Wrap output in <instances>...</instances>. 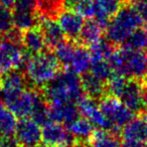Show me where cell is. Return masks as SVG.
<instances>
[{"label": "cell", "instance_id": "obj_6", "mask_svg": "<svg viewBox=\"0 0 147 147\" xmlns=\"http://www.w3.org/2000/svg\"><path fill=\"white\" fill-rule=\"evenodd\" d=\"M99 106L111 124L120 132L123 127L136 115L122 103L120 99L111 95H105L101 98L99 100Z\"/></svg>", "mask_w": 147, "mask_h": 147}, {"label": "cell", "instance_id": "obj_8", "mask_svg": "<svg viewBox=\"0 0 147 147\" xmlns=\"http://www.w3.org/2000/svg\"><path fill=\"white\" fill-rule=\"evenodd\" d=\"M77 106L80 111V114L86 119H88L95 128L110 131L116 134L120 132L111 124L108 118L102 112L98 104V100L91 98L87 95H83L82 98L77 103Z\"/></svg>", "mask_w": 147, "mask_h": 147}, {"label": "cell", "instance_id": "obj_47", "mask_svg": "<svg viewBox=\"0 0 147 147\" xmlns=\"http://www.w3.org/2000/svg\"><path fill=\"white\" fill-rule=\"evenodd\" d=\"M127 1H128V3H131L133 1V0H127Z\"/></svg>", "mask_w": 147, "mask_h": 147}, {"label": "cell", "instance_id": "obj_16", "mask_svg": "<svg viewBox=\"0 0 147 147\" xmlns=\"http://www.w3.org/2000/svg\"><path fill=\"white\" fill-rule=\"evenodd\" d=\"M123 140L147 141V121L141 114L135 116L121 130Z\"/></svg>", "mask_w": 147, "mask_h": 147}, {"label": "cell", "instance_id": "obj_48", "mask_svg": "<svg viewBox=\"0 0 147 147\" xmlns=\"http://www.w3.org/2000/svg\"><path fill=\"white\" fill-rule=\"evenodd\" d=\"M146 79H147V73H146Z\"/></svg>", "mask_w": 147, "mask_h": 147}, {"label": "cell", "instance_id": "obj_32", "mask_svg": "<svg viewBox=\"0 0 147 147\" xmlns=\"http://www.w3.org/2000/svg\"><path fill=\"white\" fill-rule=\"evenodd\" d=\"M65 8L73 9L84 18H94L96 13V5L94 0H77Z\"/></svg>", "mask_w": 147, "mask_h": 147}, {"label": "cell", "instance_id": "obj_30", "mask_svg": "<svg viewBox=\"0 0 147 147\" xmlns=\"http://www.w3.org/2000/svg\"><path fill=\"white\" fill-rule=\"evenodd\" d=\"M116 45H113L107 38H102L97 43L89 47L92 59H109Z\"/></svg>", "mask_w": 147, "mask_h": 147}, {"label": "cell", "instance_id": "obj_19", "mask_svg": "<svg viewBox=\"0 0 147 147\" xmlns=\"http://www.w3.org/2000/svg\"><path fill=\"white\" fill-rule=\"evenodd\" d=\"M91 65H92V55L90 49L85 45H79L77 42V47L67 69L82 76L83 74L90 71Z\"/></svg>", "mask_w": 147, "mask_h": 147}, {"label": "cell", "instance_id": "obj_24", "mask_svg": "<svg viewBox=\"0 0 147 147\" xmlns=\"http://www.w3.org/2000/svg\"><path fill=\"white\" fill-rule=\"evenodd\" d=\"M122 142L116 133L103 129H95L88 142V147H121Z\"/></svg>", "mask_w": 147, "mask_h": 147}, {"label": "cell", "instance_id": "obj_35", "mask_svg": "<svg viewBox=\"0 0 147 147\" xmlns=\"http://www.w3.org/2000/svg\"><path fill=\"white\" fill-rule=\"evenodd\" d=\"M0 147H22L15 135L0 137Z\"/></svg>", "mask_w": 147, "mask_h": 147}, {"label": "cell", "instance_id": "obj_29", "mask_svg": "<svg viewBox=\"0 0 147 147\" xmlns=\"http://www.w3.org/2000/svg\"><path fill=\"white\" fill-rule=\"evenodd\" d=\"M90 73L104 83H107L114 74L108 59H92Z\"/></svg>", "mask_w": 147, "mask_h": 147}, {"label": "cell", "instance_id": "obj_26", "mask_svg": "<svg viewBox=\"0 0 147 147\" xmlns=\"http://www.w3.org/2000/svg\"><path fill=\"white\" fill-rule=\"evenodd\" d=\"M76 47H77L76 41L69 40V39L65 38V40L61 41L59 45H57L53 49H55L53 53H55V57H57L59 61L61 63L63 69H67V67Z\"/></svg>", "mask_w": 147, "mask_h": 147}, {"label": "cell", "instance_id": "obj_37", "mask_svg": "<svg viewBox=\"0 0 147 147\" xmlns=\"http://www.w3.org/2000/svg\"><path fill=\"white\" fill-rule=\"evenodd\" d=\"M121 147H147L142 141H134V140H123Z\"/></svg>", "mask_w": 147, "mask_h": 147}, {"label": "cell", "instance_id": "obj_22", "mask_svg": "<svg viewBox=\"0 0 147 147\" xmlns=\"http://www.w3.org/2000/svg\"><path fill=\"white\" fill-rule=\"evenodd\" d=\"M81 82L84 94L87 96L96 100H100L106 95V83L99 80L89 71L81 76Z\"/></svg>", "mask_w": 147, "mask_h": 147}, {"label": "cell", "instance_id": "obj_15", "mask_svg": "<svg viewBox=\"0 0 147 147\" xmlns=\"http://www.w3.org/2000/svg\"><path fill=\"white\" fill-rule=\"evenodd\" d=\"M38 26L40 27L43 33L47 49L53 51L67 37L65 36V33L59 26V22H57L55 19L45 18V17H38Z\"/></svg>", "mask_w": 147, "mask_h": 147}, {"label": "cell", "instance_id": "obj_9", "mask_svg": "<svg viewBox=\"0 0 147 147\" xmlns=\"http://www.w3.org/2000/svg\"><path fill=\"white\" fill-rule=\"evenodd\" d=\"M41 142L45 147L75 146L76 139L61 123L49 122L41 129Z\"/></svg>", "mask_w": 147, "mask_h": 147}, {"label": "cell", "instance_id": "obj_39", "mask_svg": "<svg viewBox=\"0 0 147 147\" xmlns=\"http://www.w3.org/2000/svg\"><path fill=\"white\" fill-rule=\"evenodd\" d=\"M15 0H0V4L7 7H12Z\"/></svg>", "mask_w": 147, "mask_h": 147}, {"label": "cell", "instance_id": "obj_49", "mask_svg": "<svg viewBox=\"0 0 147 147\" xmlns=\"http://www.w3.org/2000/svg\"><path fill=\"white\" fill-rule=\"evenodd\" d=\"M0 137H1V134H0Z\"/></svg>", "mask_w": 147, "mask_h": 147}, {"label": "cell", "instance_id": "obj_31", "mask_svg": "<svg viewBox=\"0 0 147 147\" xmlns=\"http://www.w3.org/2000/svg\"><path fill=\"white\" fill-rule=\"evenodd\" d=\"M121 45L134 51H147V36L142 28H138Z\"/></svg>", "mask_w": 147, "mask_h": 147}, {"label": "cell", "instance_id": "obj_42", "mask_svg": "<svg viewBox=\"0 0 147 147\" xmlns=\"http://www.w3.org/2000/svg\"><path fill=\"white\" fill-rule=\"evenodd\" d=\"M141 115H142L143 117H144V119L147 121V110L146 111H143L142 113H141Z\"/></svg>", "mask_w": 147, "mask_h": 147}, {"label": "cell", "instance_id": "obj_46", "mask_svg": "<svg viewBox=\"0 0 147 147\" xmlns=\"http://www.w3.org/2000/svg\"><path fill=\"white\" fill-rule=\"evenodd\" d=\"M133 1H142V2H147V0H133Z\"/></svg>", "mask_w": 147, "mask_h": 147}, {"label": "cell", "instance_id": "obj_21", "mask_svg": "<svg viewBox=\"0 0 147 147\" xmlns=\"http://www.w3.org/2000/svg\"><path fill=\"white\" fill-rule=\"evenodd\" d=\"M102 31L103 28L94 18H89L85 21L84 26L76 42L87 47H91L103 38Z\"/></svg>", "mask_w": 147, "mask_h": 147}, {"label": "cell", "instance_id": "obj_25", "mask_svg": "<svg viewBox=\"0 0 147 147\" xmlns=\"http://www.w3.org/2000/svg\"><path fill=\"white\" fill-rule=\"evenodd\" d=\"M13 25L21 31L38 25V15L36 12L30 11H15L12 10Z\"/></svg>", "mask_w": 147, "mask_h": 147}, {"label": "cell", "instance_id": "obj_1", "mask_svg": "<svg viewBox=\"0 0 147 147\" xmlns=\"http://www.w3.org/2000/svg\"><path fill=\"white\" fill-rule=\"evenodd\" d=\"M63 69L51 49L30 55L24 63V75L28 87L39 91L55 80Z\"/></svg>", "mask_w": 147, "mask_h": 147}, {"label": "cell", "instance_id": "obj_3", "mask_svg": "<svg viewBox=\"0 0 147 147\" xmlns=\"http://www.w3.org/2000/svg\"><path fill=\"white\" fill-rule=\"evenodd\" d=\"M113 73L128 79L144 80L147 73V51L115 47L108 59Z\"/></svg>", "mask_w": 147, "mask_h": 147}, {"label": "cell", "instance_id": "obj_20", "mask_svg": "<svg viewBox=\"0 0 147 147\" xmlns=\"http://www.w3.org/2000/svg\"><path fill=\"white\" fill-rule=\"evenodd\" d=\"M67 128L76 139V145L88 147V142L95 131V127L88 119L83 116L79 117Z\"/></svg>", "mask_w": 147, "mask_h": 147}, {"label": "cell", "instance_id": "obj_11", "mask_svg": "<svg viewBox=\"0 0 147 147\" xmlns=\"http://www.w3.org/2000/svg\"><path fill=\"white\" fill-rule=\"evenodd\" d=\"M119 99L136 115L145 111L142 101V80L128 79Z\"/></svg>", "mask_w": 147, "mask_h": 147}, {"label": "cell", "instance_id": "obj_13", "mask_svg": "<svg viewBox=\"0 0 147 147\" xmlns=\"http://www.w3.org/2000/svg\"><path fill=\"white\" fill-rule=\"evenodd\" d=\"M80 111L77 104L63 103V104H49V117L51 122L61 123L65 127L69 126L80 116Z\"/></svg>", "mask_w": 147, "mask_h": 147}, {"label": "cell", "instance_id": "obj_40", "mask_svg": "<svg viewBox=\"0 0 147 147\" xmlns=\"http://www.w3.org/2000/svg\"><path fill=\"white\" fill-rule=\"evenodd\" d=\"M65 7H67V6H69L71 3H74L75 1H77V0H65Z\"/></svg>", "mask_w": 147, "mask_h": 147}, {"label": "cell", "instance_id": "obj_38", "mask_svg": "<svg viewBox=\"0 0 147 147\" xmlns=\"http://www.w3.org/2000/svg\"><path fill=\"white\" fill-rule=\"evenodd\" d=\"M142 101L145 110H147V79L142 80Z\"/></svg>", "mask_w": 147, "mask_h": 147}, {"label": "cell", "instance_id": "obj_12", "mask_svg": "<svg viewBox=\"0 0 147 147\" xmlns=\"http://www.w3.org/2000/svg\"><path fill=\"white\" fill-rule=\"evenodd\" d=\"M61 28L63 29L65 36L67 39L73 41H77L79 35L84 26L85 19L81 14L74 11L73 9L65 8L57 17Z\"/></svg>", "mask_w": 147, "mask_h": 147}, {"label": "cell", "instance_id": "obj_17", "mask_svg": "<svg viewBox=\"0 0 147 147\" xmlns=\"http://www.w3.org/2000/svg\"><path fill=\"white\" fill-rule=\"evenodd\" d=\"M22 45L28 55H36L45 51V40L43 33L38 25L22 32Z\"/></svg>", "mask_w": 147, "mask_h": 147}, {"label": "cell", "instance_id": "obj_5", "mask_svg": "<svg viewBox=\"0 0 147 147\" xmlns=\"http://www.w3.org/2000/svg\"><path fill=\"white\" fill-rule=\"evenodd\" d=\"M41 91L33 88L23 89L16 92L2 93V101L5 107L18 118L30 117L34 104Z\"/></svg>", "mask_w": 147, "mask_h": 147}, {"label": "cell", "instance_id": "obj_23", "mask_svg": "<svg viewBox=\"0 0 147 147\" xmlns=\"http://www.w3.org/2000/svg\"><path fill=\"white\" fill-rule=\"evenodd\" d=\"M38 17L57 20L59 15L65 9V0H35Z\"/></svg>", "mask_w": 147, "mask_h": 147}, {"label": "cell", "instance_id": "obj_2", "mask_svg": "<svg viewBox=\"0 0 147 147\" xmlns=\"http://www.w3.org/2000/svg\"><path fill=\"white\" fill-rule=\"evenodd\" d=\"M41 93L49 104H77L84 95L80 75L67 69H63Z\"/></svg>", "mask_w": 147, "mask_h": 147}, {"label": "cell", "instance_id": "obj_18", "mask_svg": "<svg viewBox=\"0 0 147 147\" xmlns=\"http://www.w3.org/2000/svg\"><path fill=\"white\" fill-rule=\"evenodd\" d=\"M27 80L24 73L19 69H12L0 75V91L1 93L16 92L27 88Z\"/></svg>", "mask_w": 147, "mask_h": 147}, {"label": "cell", "instance_id": "obj_43", "mask_svg": "<svg viewBox=\"0 0 147 147\" xmlns=\"http://www.w3.org/2000/svg\"><path fill=\"white\" fill-rule=\"evenodd\" d=\"M29 147H45V145L42 144V142L39 143V144H36V145H33V146H29Z\"/></svg>", "mask_w": 147, "mask_h": 147}, {"label": "cell", "instance_id": "obj_36", "mask_svg": "<svg viewBox=\"0 0 147 147\" xmlns=\"http://www.w3.org/2000/svg\"><path fill=\"white\" fill-rule=\"evenodd\" d=\"M134 9L137 11L139 16L142 18L143 21H147V2H142V1H135L133 4Z\"/></svg>", "mask_w": 147, "mask_h": 147}, {"label": "cell", "instance_id": "obj_7", "mask_svg": "<svg viewBox=\"0 0 147 147\" xmlns=\"http://www.w3.org/2000/svg\"><path fill=\"white\" fill-rule=\"evenodd\" d=\"M25 51L22 43L0 37V75L17 69L25 63Z\"/></svg>", "mask_w": 147, "mask_h": 147}, {"label": "cell", "instance_id": "obj_27", "mask_svg": "<svg viewBox=\"0 0 147 147\" xmlns=\"http://www.w3.org/2000/svg\"><path fill=\"white\" fill-rule=\"evenodd\" d=\"M30 118L40 126H43L51 122L49 117V103L45 99L41 92L34 104L32 112L30 114Z\"/></svg>", "mask_w": 147, "mask_h": 147}, {"label": "cell", "instance_id": "obj_45", "mask_svg": "<svg viewBox=\"0 0 147 147\" xmlns=\"http://www.w3.org/2000/svg\"><path fill=\"white\" fill-rule=\"evenodd\" d=\"M65 147H86V146H81V145H75V146H65Z\"/></svg>", "mask_w": 147, "mask_h": 147}, {"label": "cell", "instance_id": "obj_4", "mask_svg": "<svg viewBox=\"0 0 147 147\" xmlns=\"http://www.w3.org/2000/svg\"><path fill=\"white\" fill-rule=\"evenodd\" d=\"M143 22L133 5L125 4L111 18L105 29L107 39L114 45H123L136 29L140 28Z\"/></svg>", "mask_w": 147, "mask_h": 147}, {"label": "cell", "instance_id": "obj_44", "mask_svg": "<svg viewBox=\"0 0 147 147\" xmlns=\"http://www.w3.org/2000/svg\"><path fill=\"white\" fill-rule=\"evenodd\" d=\"M2 103H3V101H2V98H0V109L2 108Z\"/></svg>", "mask_w": 147, "mask_h": 147}, {"label": "cell", "instance_id": "obj_41", "mask_svg": "<svg viewBox=\"0 0 147 147\" xmlns=\"http://www.w3.org/2000/svg\"><path fill=\"white\" fill-rule=\"evenodd\" d=\"M142 29H143V31H144V32H145V34H146V36H147V21L144 23V24H143Z\"/></svg>", "mask_w": 147, "mask_h": 147}, {"label": "cell", "instance_id": "obj_28", "mask_svg": "<svg viewBox=\"0 0 147 147\" xmlns=\"http://www.w3.org/2000/svg\"><path fill=\"white\" fill-rule=\"evenodd\" d=\"M16 116L7 108L0 109V134L1 136H11L15 134Z\"/></svg>", "mask_w": 147, "mask_h": 147}, {"label": "cell", "instance_id": "obj_14", "mask_svg": "<svg viewBox=\"0 0 147 147\" xmlns=\"http://www.w3.org/2000/svg\"><path fill=\"white\" fill-rule=\"evenodd\" d=\"M96 13L94 19L103 29H106L111 18L125 4H130L127 0H94Z\"/></svg>", "mask_w": 147, "mask_h": 147}, {"label": "cell", "instance_id": "obj_33", "mask_svg": "<svg viewBox=\"0 0 147 147\" xmlns=\"http://www.w3.org/2000/svg\"><path fill=\"white\" fill-rule=\"evenodd\" d=\"M14 27L12 10L10 7L0 4V37H3Z\"/></svg>", "mask_w": 147, "mask_h": 147}, {"label": "cell", "instance_id": "obj_34", "mask_svg": "<svg viewBox=\"0 0 147 147\" xmlns=\"http://www.w3.org/2000/svg\"><path fill=\"white\" fill-rule=\"evenodd\" d=\"M12 10L36 12V1L35 0H15Z\"/></svg>", "mask_w": 147, "mask_h": 147}, {"label": "cell", "instance_id": "obj_10", "mask_svg": "<svg viewBox=\"0 0 147 147\" xmlns=\"http://www.w3.org/2000/svg\"><path fill=\"white\" fill-rule=\"evenodd\" d=\"M14 135L22 147H29L41 143L40 125L30 117L19 118Z\"/></svg>", "mask_w": 147, "mask_h": 147}]
</instances>
